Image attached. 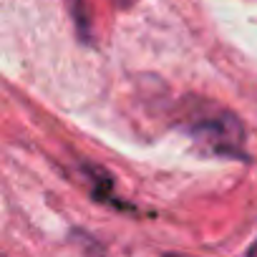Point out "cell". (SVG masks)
I'll list each match as a JSON object with an SVG mask.
<instances>
[{
    "instance_id": "6da1fadb",
    "label": "cell",
    "mask_w": 257,
    "mask_h": 257,
    "mask_svg": "<svg viewBox=\"0 0 257 257\" xmlns=\"http://www.w3.org/2000/svg\"><path fill=\"white\" fill-rule=\"evenodd\" d=\"M249 252H252V254H257V244H254V247H252V249H249Z\"/></svg>"
}]
</instances>
